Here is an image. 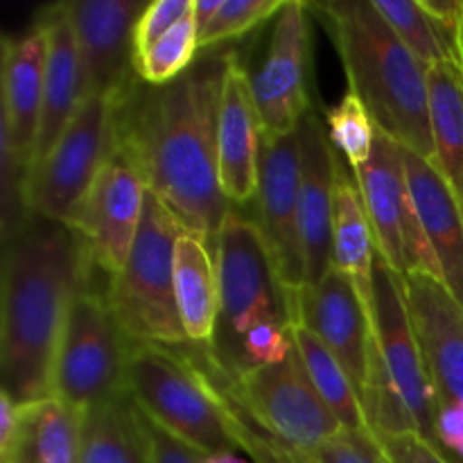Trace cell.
<instances>
[{
  "label": "cell",
  "mask_w": 463,
  "mask_h": 463,
  "mask_svg": "<svg viewBox=\"0 0 463 463\" xmlns=\"http://www.w3.org/2000/svg\"><path fill=\"white\" fill-rule=\"evenodd\" d=\"M315 463H392L375 434L366 430H342L310 455Z\"/></svg>",
  "instance_id": "cell-34"
},
{
  "label": "cell",
  "mask_w": 463,
  "mask_h": 463,
  "mask_svg": "<svg viewBox=\"0 0 463 463\" xmlns=\"http://www.w3.org/2000/svg\"><path fill=\"white\" fill-rule=\"evenodd\" d=\"M203 463H251V459H244L240 452H215V455L203 457Z\"/></svg>",
  "instance_id": "cell-41"
},
{
  "label": "cell",
  "mask_w": 463,
  "mask_h": 463,
  "mask_svg": "<svg viewBox=\"0 0 463 463\" xmlns=\"http://www.w3.org/2000/svg\"><path fill=\"white\" fill-rule=\"evenodd\" d=\"M175 297L185 337L194 346H213L220 319V280L215 253L199 235L185 231L175 251Z\"/></svg>",
  "instance_id": "cell-23"
},
{
  "label": "cell",
  "mask_w": 463,
  "mask_h": 463,
  "mask_svg": "<svg viewBox=\"0 0 463 463\" xmlns=\"http://www.w3.org/2000/svg\"><path fill=\"white\" fill-rule=\"evenodd\" d=\"M194 0H152L136 25V57L193 14Z\"/></svg>",
  "instance_id": "cell-35"
},
{
  "label": "cell",
  "mask_w": 463,
  "mask_h": 463,
  "mask_svg": "<svg viewBox=\"0 0 463 463\" xmlns=\"http://www.w3.org/2000/svg\"><path fill=\"white\" fill-rule=\"evenodd\" d=\"M392 463H448L432 441L420 434H380L375 437Z\"/></svg>",
  "instance_id": "cell-36"
},
{
  "label": "cell",
  "mask_w": 463,
  "mask_h": 463,
  "mask_svg": "<svg viewBox=\"0 0 463 463\" xmlns=\"http://www.w3.org/2000/svg\"><path fill=\"white\" fill-rule=\"evenodd\" d=\"M326 125H328L330 143L337 149L339 156L346 161L351 172L360 170L369 161L375 143V125L362 99L348 90L326 113Z\"/></svg>",
  "instance_id": "cell-31"
},
{
  "label": "cell",
  "mask_w": 463,
  "mask_h": 463,
  "mask_svg": "<svg viewBox=\"0 0 463 463\" xmlns=\"http://www.w3.org/2000/svg\"><path fill=\"white\" fill-rule=\"evenodd\" d=\"M147 181L138 163L120 145L72 211L68 229L84 242L102 274L116 276L125 267L143 222Z\"/></svg>",
  "instance_id": "cell-12"
},
{
  "label": "cell",
  "mask_w": 463,
  "mask_h": 463,
  "mask_svg": "<svg viewBox=\"0 0 463 463\" xmlns=\"http://www.w3.org/2000/svg\"><path fill=\"white\" fill-rule=\"evenodd\" d=\"M185 231L170 208L147 193L129 258L116 276H109L104 289L122 330L134 342L193 346L181 326L175 297V251Z\"/></svg>",
  "instance_id": "cell-6"
},
{
  "label": "cell",
  "mask_w": 463,
  "mask_h": 463,
  "mask_svg": "<svg viewBox=\"0 0 463 463\" xmlns=\"http://www.w3.org/2000/svg\"><path fill=\"white\" fill-rule=\"evenodd\" d=\"M116 99L111 95L86 98L48 156L32 167L27 179L32 215L68 224L86 190L116 152Z\"/></svg>",
  "instance_id": "cell-8"
},
{
  "label": "cell",
  "mask_w": 463,
  "mask_h": 463,
  "mask_svg": "<svg viewBox=\"0 0 463 463\" xmlns=\"http://www.w3.org/2000/svg\"><path fill=\"white\" fill-rule=\"evenodd\" d=\"M292 337L297 351L301 355L303 366L310 375L312 384L319 392L321 401L330 407L335 419L342 423L344 430H366L364 407H362L360 393L353 384L351 375L346 373L337 357L328 346L317 337L306 326L292 324Z\"/></svg>",
  "instance_id": "cell-28"
},
{
  "label": "cell",
  "mask_w": 463,
  "mask_h": 463,
  "mask_svg": "<svg viewBox=\"0 0 463 463\" xmlns=\"http://www.w3.org/2000/svg\"><path fill=\"white\" fill-rule=\"evenodd\" d=\"M459 45H461V63H463V18H461V32H459Z\"/></svg>",
  "instance_id": "cell-43"
},
{
  "label": "cell",
  "mask_w": 463,
  "mask_h": 463,
  "mask_svg": "<svg viewBox=\"0 0 463 463\" xmlns=\"http://www.w3.org/2000/svg\"><path fill=\"white\" fill-rule=\"evenodd\" d=\"M45 32L39 23L18 36H3L0 72V143L7 145L16 161L32 172L43 111Z\"/></svg>",
  "instance_id": "cell-20"
},
{
  "label": "cell",
  "mask_w": 463,
  "mask_h": 463,
  "mask_svg": "<svg viewBox=\"0 0 463 463\" xmlns=\"http://www.w3.org/2000/svg\"><path fill=\"white\" fill-rule=\"evenodd\" d=\"M81 463H152L145 416L129 392L81 411Z\"/></svg>",
  "instance_id": "cell-25"
},
{
  "label": "cell",
  "mask_w": 463,
  "mask_h": 463,
  "mask_svg": "<svg viewBox=\"0 0 463 463\" xmlns=\"http://www.w3.org/2000/svg\"><path fill=\"white\" fill-rule=\"evenodd\" d=\"M375 9L383 14L387 25L396 32L405 48L423 63L432 68L441 61L461 63L459 34L446 30L423 9L420 0H373Z\"/></svg>",
  "instance_id": "cell-29"
},
{
  "label": "cell",
  "mask_w": 463,
  "mask_h": 463,
  "mask_svg": "<svg viewBox=\"0 0 463 463\" xmlns=\"http://www.w3.org/2000/svg\"><path fill=\"white\" fill-rule=\"evenodd\" d=\"M333 267L351 280L371 315L375 240L364 202H362L360 185L353 172L344 170L342 156H339L337 175H335Z\"/></svg>",
  "instance_id": "cell-24"
},
{
  "label": "cell",
  "mask_w": 463,
  "mask_h": 463,
  "mask_svg": "<svg viewBox=\"0 0 463 463\" xmlns=\"http://www.w3.org/2000/svg\"><path fill=\"white\" fill-rule=\"evenodd\" d=\"M134 339L122 330L107 292L90 285L68 306L52 364V396L84 411L127 393Z\"/></svg>",
  "instance_id": "cell-7"
},
{
  "label": "cell",
  "mask_w": 463,
  "mask_h": 463,
  "mask_svg": "<svg viewBox=\"0 0 463 463\" xmlns=\"http://www.w3.org/2000/svg\"><path fill=\"white\" fill-rule=\"evenodd\" d=\"M405 288L439 410L463 405V306L434 276L407 274Z\"/></svg>",
  "instance_id": "cell-18"
},
{
  "label": "cell",
  "mask_w": 463,
  "mask_h": 463,
  "mask_svg": "<svg viewBox=\"0 0 463 463\" xmlns=\"http://www.w3.org/2000/svg\"><path fill=\"white\" fill-rule=\"evenodd\" d=\"M224 68L226 52L203 54L170 84L136 77L116 99L118 145L138 163L149 193L211 249L233 208L217 156Z\"/></svg>",
  "instance_id": "cell-1"
},
{
  "label": "cell",
  "mask_w": 463,
  "mask_h": 463,
  "mask_svg": "<svg viewBox=\"0 0 463 463\" xmlns=\"http://www.w3.org/2000/svg\"><path fill=\"white\" fill-rule=\"evenodd\" d=\"M90 260L66 224L32 215L3 242L0 369L3 392L21 405L52 396V364L68 306L90 285Z\"/></svg>",
  "instance_id": "cell-2"
},
{
  "label": "cell",
  "mask_w": 463,
  "mask_h": 463,
  "mask_svg": "<svg viewBox=\"0 0 463 463\" xmlns=\"http://www.w3.org/2000/svg\"><path fill=\"white\" fill-rule=\"evenodd\" d=\"M197 52L199 32L193 14H188L167 34L154 41L147 50L136 57V75L145 84H170L197 61Z\"/></svg>",
  "instance_id": "cell-30"
},
{
  "label": "cell",
  "mask_w": 463,
  "mask_h": 463,
  "mask_svg": "<svg viewBox=\"0 0 463 463\" xmlns=\"http://www.w3.org/2000/svg\"><path fill=\"white\" fill-rule=\"evenodd\" d=\"M127 392L145 416L203 455L240 452L206 353L134 342Z\"/></svg>",
  "instance_id": "cell-4"
},
{
  "label": "cell",
  "mask_w": 463,
  "mask_h": 463,
  "mask_svg": "<svg viewBox=\"0 0 463 463\" xmlns=\"http://www.w3.org/2000/svg\"><path fill=\"white\" fill-rule=\"evenodd\" d=\"M14 463H27V461H25V457H23L21 448H18V455H16V459H14Z\"/></svg>",
  "instance_id": "cell-42"
},
{
  "label": "cell",
  "mask_w": 463,
  "mask_h": 463,
  "mask_svg": "<svg viewBox=\"0 0 463 463\" xmlns=\"http://www.w3.org/2000/svg\"><path fill=\"white\" fill-rule=\"evenodd\" d=\"M211 366L213 373H215L217 384H220L231 434H233L235 443H238V450L244 452L247 459H251V463H315L310 459V455L285 446L283 441H279V439H274L271 434H267L260 425L253 423L247 416V411H244L242 407L235 402V398L229 393V389H226L224 384V375L220 373V369H217L213 362Z\"/></svg>",
  "instance_id": "cell-32"
},
{
  "label": "cell",
  "mask_w": 463,
  "mask_h": 463,
  "mask_svg": "<svg viewBox=\"0 0 463 463\" xmlns=\"http://www.w3.org/2000/svg\"><path fill=\"white\" fill-rule=\"evenodd\" d=\"M371 328L384 373L410 410L420 437L437 446L439 405L416 339L405 276L393 269L378 251L373 267Z\"/></svg>",
  "instance_id": "cell-11"
},
{
  "label": "cell",
  "mask_w": 463,
  "mask_h": 463,
  "mask_svg": "<svg viewBox=\"0 0 463 463\" xmlns=\"http://www.w3.org/2000/svg\"><path fill=\"white\" fill-rule=\"evenodd\" d=\"M294 324L306 326L333 351L362 401L369 383L373 328L369 310L351 280L333 267L321 283L298 289Z\"/></svg>",
  "instance_id": "cell-17"
},
{
  "label": "cell",
  "mask_w": 463,
  "mask_h": 463,
  "mask_svg": "<svg viewBox=\"0 0 463 463\" xmlns=\"http://www.w3.org/2000/svg\"><path fill=\"white\" fill-rule=\"evenodd\" d=\"M145 428H147L152 463H203V457H206L203 452L176 439L175 434L163 430L161 425L149 420L147 416H145Z\"/></svg>",
  "instance_id": "cell-37"
},
{
  "label": "cell",
  "mask_w": 463,
  "mask_h": 463,
  "mask_svg": "<svg viewBox=\"0 0 463 463\" xmlns=\"http://www.w3.org/2000/svg\"><path fill=\"white\" fill-rule=\"evenodd\" d=\"M68 12L86 98H118L136 80V25L147 3L140 0H80L63 3Z\"/></svg>",
  "instance_id": "cell-15"
},
{
  "label": "cell",
  "mask_w": 463,
  "mask_h": 463,
  "mask_svg": "<svg viewBox=\"0 0 463 463\" xmlns=\"http://www.w3.org/2000/svg\"><path fill=\"white\" fill-rule=\"evenodd\" d=\"M353 175L369 215L375 251L402 276L428 274L441 280V267L411 197L401 145L375 129L373 152Z\"/></svg>",
  "instance_id": "cell-10"
},
{
  "label": "cell",
  "mask_w": 463,
  "mask_h": 463,
  "mask_svg": "<svg viewBox=\"0 0 463 463\" xmlns=\"http://www.w3.org/2000/svg\"><path fill=\"white\" fill-rule=\"evenodd\" d=\"M298 134H262L260 179H258L256 224L265 238L279 279L298 292L306 288L301 233H298Z\"/></svg>",
  "instance_id": "cell-14"
},
{
  "label": "cell",
  "mask_w": 463,
  "mask_h": 463,
  "mask_svg": "<svg viewBox=\"0 0 463 463\" xmlns=\"http://www.w3.org/2000/svg\"><path fill=\"white\" fill-rule=\"evenodd\" d=\"M222 0H194L193 5V18H194V25H197V32L202 34L203 27L211 23V18L215 16L217 9H220Z\"/></svg>",
  "instance_id": "cell-40"
},
{
  "label": "cell",
  "mask_w": 463,
  "mask_h": 463,
  "mask_svg": "<svg viewBox=\"0 0 463 463\" xmlns=\"http://www.w3.org/2000/svg\"><path fill=\"white\" fill-rule=\"evenodd\" d=\"M224 384L253 423L306 455L344 430L312 384L297 344L285 360L258 366L235 380L224 375Z\"/></svg>",
  "instance_id": "cell-9"
},
{
  "label": "cell",
  "mask_w": 463,
  "mask_h": 463,
  "mask_svg": "<svg viewBox=\"0 0 463 463\" xmlns=\"http://www.w3.org/2000/svg\"><path fill=\"white\" fill-rule=\"evenodd\" d=\"M262 134L265 129L247 66L240 61L238 52H226L217 122V156L222 193L233 206H244L256 199Z\"/></svg>",
  "instance_id": "cell-19"
},
{
  "label": "cell",
  "mask_w": 463,
  "mask_h": 463,
  "mask_svg": "<svg viewBox=\"0 0 463 463\" xmlns=\"http://www.w3.org/2000/svg\"><path fill=\"white\" fill-rule=\"evenodd\" d=\"M448 463H450V461H448Z\"/></svg>",
  "instance_id": "cell-44"
},
{
  "label": "cell",
  "mask_w": 463,
  "mask_h": 463,
  "mask_svg": "<svg viewBox=\"0 0 463 463\" xmlns=\"http://www.w3.org/2000/svg\"><path fill=\"white\" fill-rule=\"evenodd\" d=\"M25 407L9 393H0V463H14L25 430Z\"/></svg>",
  "instance_id": "cell-38"
},
{
  "label": "cell",
  "mask_w": 463,
  "mask_h": 463,
  "mask_svg": "<svg viewBox=\"0 0 463 463\" xmlns=\"http://www.w3.org/2000/svg\"><path fill=\"white\" fill-rule=\"evenodd\" d=\"M36 23L45 32V77L34 165L48 156L86 99L80 48L68 21L66 5L59 3L43 7L36 14Z\"/></svg>",
  "instance_id": "cell-21"
},
{
  "label": "cell",
  "mask_w": 463,
  "mask_h": 463,
  "mask_svg": "<svg viewBox=\"0 0 463 463\" xmlns=\"http://www.w3.org/2000/svg\"><path fill=\"white\" fill-rule=\"evenodd\" d=\"M407 181L425 238L441 267V280L463 306V208L432 161L402 147Z\"/></svg>",
  "instance_id": "cell-22"
},
{
  "label": "cell",
  "mask_w": 463,
  "mask_h": 463,
  "mask_svg": "<svg viewBox=\"0 0 463 463\" xmlns=\"http://www.w3.org/2000/svg\"><path fill=\"white\" fill-rule=\"evenodd\" d=\"M437 443L457 452L463 448V405L441 407L437 414Z\"/></svg>",
  "instance_id": "cell-39"
},
{
  "label": "cell",
  "mask_w": 463,
  "mask_h": 463,
  "mask_svg": "<svg viewBox=\"0 0 463 463\" xmlns=\"http://www.w3.org/2000/svg\"><path fill=\"white\" fill-rule=\"evenodd\" d=\"M215 265L220 280V319L208 348L222 373H229L240 342L262 321H297V292L285 288L269 256L256 220L235 206L226 215L215 240Z\"/></svg>",
  "instance_id": "cell-5"
},
{
  "label": "cell",
  "mask_w": 463,
  "mask_h": 463,
  "mask_svg": "<svg viewBox=\"0 0 463 463\" xmlns=\"http://www.w3.org/2000/svg\"><path fill=\"white\" fill-rule=\"evenodd\" d=\"M307 5L289 0L274 18L265 59L256 72H249L265 134H294L303 118L312 111L307 90Z\"/></svg>",
  "instance_id": "cell-13"
},
{
  "label": "cell",
  "mask_w": 463,
  "mask_h": 463,
  "mask_svg": "<svg viewBox=\"0 0 463 463\" xmlns=\"http://www.w3.org/2000/svg\"><path fill=\"white\" fill-rule=\"evenodd\" d=\"M21 452L27 463H81V411L54 396L27 405Z\"/></svg>",
  "instance_id": "cell-27"
},
{
  "label": "cell",
  "mask_w": 463,
  "mask_h": 463,
  "mask_svg": "<svg viewBox=\"0 0 463 463\" xmlns=\"http://www.w3.org/2000/svg\"><path fill=\"white\" fill-rule=\"evenodd\" d=\"M333 27L351 93L362 99L375 129L432 161L428 68L387 25L373 0L319 5Z\"/></svg>",
  "instance_id": "cell-3"
},
{
  "label": "cell",
  "mask_w": 463,
  "mask_h": 463,
  "mask_svg": "<svg viewBox=\"0 0 463 463\" xmlns=\"http://www.w3.org/2000/svg\"><path fill=\"white\" fill-rule=\"evenodd\" d=\"M428 102L432 163L463 208V63L441 61L428 68Z\"/></svg>",
  "instance_id": "cell-26"
},
{
  "label": "cell",
  "mask_w": 463,
  "mask_h": 463,
  "mask_svg": "<svg viewBox=\"0 0 463 463\" xmlns=\"http://www.w3.org/2000/svg\"><path fill=\"white\" fill-rule=\"evenodd\" d=\"M285 0H222L220 9L199 34V50L215 48L224 41L240 39L260 23L279 16Z\"/></svg>",
  "instance_id": "cell-33"
},
{
  "label": "cell",
  "mask_w": 463,
  "mask_h": 463,
  "mask_svg": "<svg viewBox=\"0 0 463 463\" xmlns=\"http://www.w3.org/2000/svg\"><path fill=\"white\" fill-rule=\"evenodd\" d=\"M301 152L298 176V233H301L306 283L317 285L333 269L335 175L339 154L328 138V127L312 109L297 129Z\"/></svg>",
  "instance_id": "cell-16"
}]
</instances>
